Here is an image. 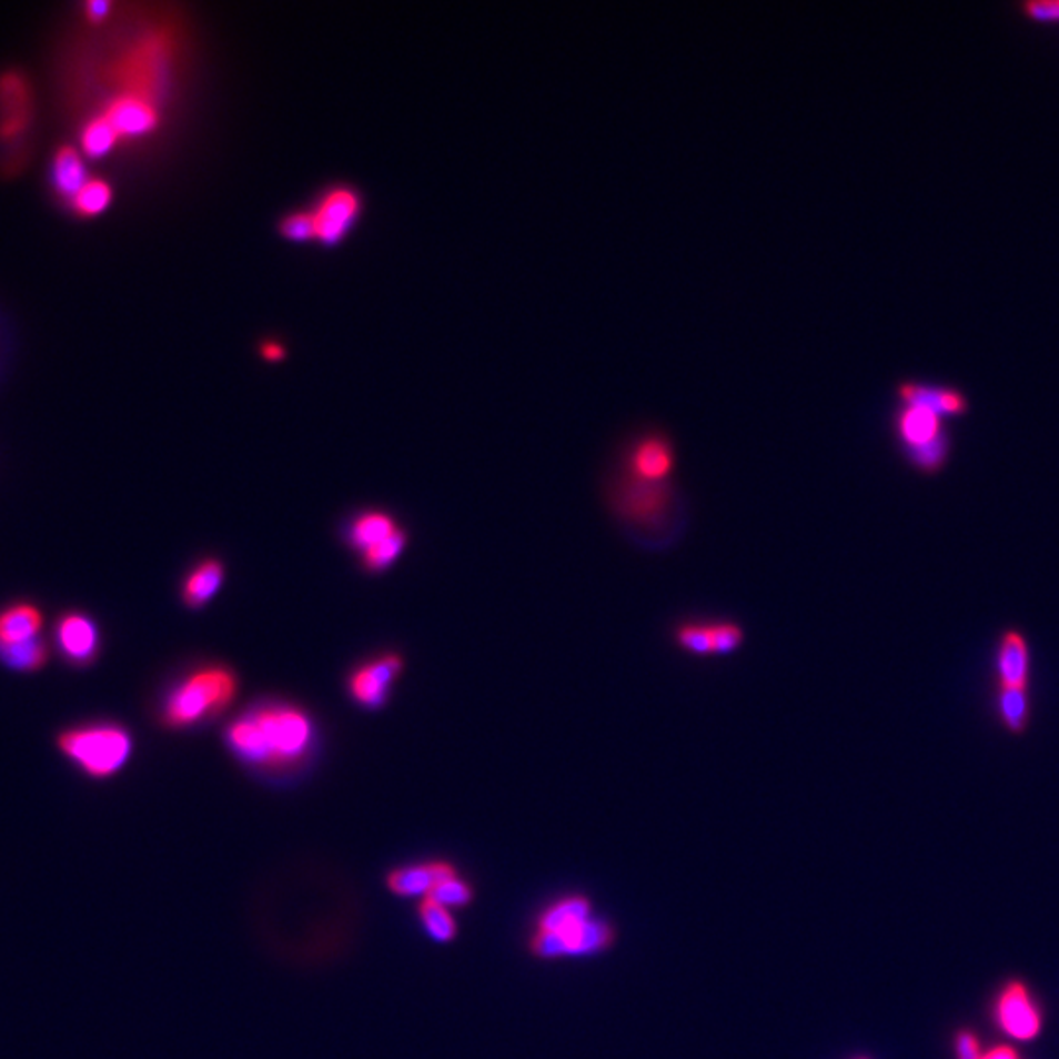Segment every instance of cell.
Masks as SVG:
<instances>
[{
  "label": "cell",
  "instance_id": "1",
  "mask_svg": "<svg viewBox=\"0 0 1059 1059\" xmlns=\"http://www.w3.org/2000/svg\"><path fill=\"white\" fill-rule=\"evenodd\" d=\"M675 475L677 446L659 424L631 430L614 450L603 481L605 505L638 546L656 549L679 538L685 514Z\"/></svg>",
  "mask_w": 1059,
  "mask_h": 1059
},
{
  "label": "cell",
  "instance_id": "2",
  "mask_svg": "<svg viewBox=\"0 0 1059 1059\" xmlns=\"http://www.w3.org/2000/svg\"><path fill=\"white\" fill-rule=\"evenodd\" d=\"M224 742L245 767L263 774H291L316 749L319 730L311 713L286 700H261L228 724Z\"/></svg>",
  "mask_w": 1059,
  "mask_h": 1059
},
{
  "label": "cell",
  "instance_id": "3",
  "mask_svg": "<svg viewBox=\"0 0 1059 1059\" xmlns=\"http://www.w3.org/2000/svg\"><path fill=\"white\" fill-rule=\"evenodd\" d=\"M238 693L240 677L234 667L222 662L202 664L169 685L155 716L165 730H193L224 715Z\"/></svg>",
  "mask_w": 1059,
  "mask_h": 1059
},
{
  "label": "cell",
  "instance_id": "4",
  "mask_svg": "<svg viewBox=\"0 0 1059 1059\" xmlns=\"http://www.w3.org/2000/svg\"><path fill=\"white\" fill-rule=\"evenodd\" d=\"M53 748L84 779L110 781L132 762L135 736L114 718H87L58 728Z\"/></svg>",
  "mask_w": 1059,
  "mask_h": 1059
},
{
  "label": "cell",
  "instance_id": "5",
  "mask_svg": "<svg viewBox=\"0 0 1059 1059\" xmlns=\"http://www.w3.org/2000/svg\"><path fill=\"white\" fill-rule=\"evenodd\" d=\"M40 94L26 69H0V176L20 175L34 158Z\"/></svg>",
  "mask_w": 1059,
  "mask_h": 1059
},
{
  "label": "cell",
  "instance_id": "6",
  "mask_svg": "<svg viewBox=\"0 0 1059 1059\" xmlns=\"http://www.w3.org/2000/svg\"><path fill=\"white\" fill-rule=\"evenodd\" d=\"M53 656L73 672L93 669L104 656V631L93 613L68 606L51 624Z\"/></svg>",
  "mask_w": 1059,
  "mask_h": 1059
},
{
  "label": "cell",
  "instance_id": "7",
  "mask_svg": "<svg viewBox=\"0 0 1059 1059\" xmlns=\"http://www.w3.org/2000/svg\"><path fill=\"white\" fill-rule=\"evenodd\" d=\"M672 644L685 657L724 659L746 644V631L730 616H687L673 624Z\"/></svg>",
  "mask_w": 1059,
  "mask_h": 1059
},
{
  "label": "cell",
  "instance_id": "8",
  "mask_svg": "<svg viewBox=\"0 0 1059 1059\" xmlns=\"http://www.w3.org/2000/svg\"><path fill=\"white\" fill-rule=\"evenodd\" d=\"M616 928L606 918H588L559 932L530 936L528 950L538 959L588 958L613 948Z\"/></svg>",
  "mask_w": 1059,
  "mask_h": 1059
},
{
  "label": "cell",
  "instance_id": "9",
  "mask_svg": "<svg viewBox=\"0 0 1059 1059\" xmlns=\"http://www.w3.org/2000/svg\"><path fill=\"white\" fill-rule=\"evenodd\" d=\"M404 659L396 652H387L379 657L355 665L347 679L345 690L353 705L365 710H377L389 705L395 683L403 675Z\"/></svg>",
  "mask_w": 1059,
  "mask_h": 1059
},
{
  "label": "cell",
  "instance_id": "10",
  "mask_svg": "<svg viewBox=\"0 0 1059 1059\" xmlns=\"http://www.w3.org/2000/svg\"><path fill=\"white\" fill-rule=\"evenodd\" d=\"M362 212V196L352 186H332L311 209L316 242L337 245L353 230Z\"/></svg>",
  "mask_w": 1059,
  "mask_h": 1059
},
{
  "label": "cell",
  "instance_id": "11",
  "mask_svg": "<svg viewBox=\"0 0 1059 1059\" xmlns=\"http://www.w3.org/2000/svg\"><path fill=\"white\" fill-rule=\"evenodd\" d=\"M995 1020L1005 1035L1020 1042L1035 1040L1042 1030V1010L1032 991L1018 979L1009 981L997 995Z\"/></svg>",
  "mask_w": 1059,
  "mask_h": 1059
},
{
  "label": "cell",
  "instance_id": "12",
  "mask_svg": "<svg viewBox=\"0 0 1059 1059\" xmlns=\"http://www.w3.org/2000/svg\"><path fill=\"white\" fill-rule=\"evenodd\" d=\"M87 158L77 143H59L53 150L48 165V186L53 194V201L63 206L75 199V194L87 185L91 179Z\"/></svg>",
  "mask_w": 1059,
  "mask_h": 1059
},
{
  "label": "cell",
  "instance_id": "13",
  "mask_svg": "<svg viewBox=\"0 0 1059 1059\" xmlns=\"http://www.w3.org/2000/svg\"><path fill=\"white\" fill-rule=\"evenodd\" d=\"M46 628V608L38 598L14 597L0 605V646L40 638Z\"/></svg>",
  "mask_w": 1059,
  "mask_h": 1059
},
{
  "label": "cell",
  "instance_id": "14",
  "mask_svg": "<svg viewBox=\"0 0 1059 1059\" xmlns=\"http://www.w3.org/2000/svg\"><path fill=\"white\" fill-rule=\"evenodd\" d=\"M455 875H460L457 867L446 859H432V861H422L412 866L395 867L393 871H389L387 889L403 899H414V897L426 899L437 883L452 879Z\"/></svg>",
  "mask_w": 1059,
  "mask_h": 1059
},
{
  "label": "cell",
  "instance_id": "15",
  "mask_svg": "<svg viewBox=\"0 0 1059 1059\" xmlns=\"http://www.w3.org/2000/svg\"><path fill=\"white\" fill-rule=\"evenodd\" d=\"M995 669L999 677V687L1028 689L1030 685V647L1022 632H1002L997 647Z\"/></svg>",
  "mask_w": 1059,
  "mask_h": 1059
},
{
  "label": "cell",
  "instance_id": "16",
  "mask_svg": "<svg viewBox=\"0 0 1059 1059\" xmlns=\"http://www.w3.org/2000/svg\"><path fill=\"white\" fill-rule=\"evenodd\" d=\"M226 581V565L219 557H204L186 573L181 585V601L189 611L211 605Z\"/></svg>",
  "mask_w": 1059,
  "mask_h": 1059
},
{
  "label": "cell",
  "instance_id": "17",
  "mask_svg": "<svg viewBox=\"0 0 1059 1059\" xmlns=\"http://www.w3.org/2000/svg\"><path fill=\"white\" fill-rule=\"evenodd\" d=\"M399 528L401 524L395 521L393 514L381 508H367L355 514L345 526V542L355 554L362 555L370 552L371 547L385 542L389 536H393Z\"/></svg>",
  "mask_w": 1059,
  "mask_h": 1059
},
{
  "label": "cell",
  "instance_id": "18",
  "mask_svg": "<svg viewBox=\"0 0 1059 1059\" xmlns=\"http://www.w3.org/2000/svg\"><path fill=\"white\" fill-rule=\"evenodd\" d=\"M895 430L905 454L930 444L944 434L941 416L928 411L925 406H915V404H900L895 416Z\"/></svg>",
  "mask_w": 1059,
  "mask_h": 1059
},
{
  "label": "cell",
  "instance_id": "19",
  "mask_svg": "<svg viewBox=\"0 0 1059 1059\" xmlns=\"http://www.w3.org/2000/svg\"><path fill=\"white\" fill-rule=\"evenodd\" d=\"M900 404H915L936 412L938 416H959L967 412L966 396L954 389L934 387L922 383H900L897 389Z\"/></svg>",
  "mask_w": 1059,
  "mask_h": 1059
},
{
  "label": "cell",
  "instance_id": "20",
  "mask_svg": "<svg viewBox=\"0 0 1059 1059\" xmlns=\"http://www.w3.org/2000/svg\"><path fill=\"white\" fill-rule=\"evenodd\" d=\"M53 659V647L46 636L22 644L0 646V667L12 675H38Z\"/></svg>",
  "mask_w": 1059,
  "mask_h": 1059
},
{
  "label": "cell",
  "instance_id": "21",
  "mask_svg": "<svg viewBox=\"0 0 1059 1059\" xmlns=\"http://www.w3.org/2000/svg\"><path fill=\"white\" fill-rule=\"evenodd\" d=\"M588 918H593L591 899L585 895H569L564 899L555 900L539 912L536 932H559L569 926L585 922Z\"/></svg>",
  "mask_w": 1059,
  "mask_h": 1059
},
{
  "label": "cell",
  "instance_id": "22",
  "mask_svg": "<svg viewBox=\"0 0 1059 1059\" xmlns=\"http://www.w3.org/2000/svg\"><path fill=\"white\" fill-rule=\"evenodd\" d=\"M112 201L114 189L109 181L102 176H91L87 185L75 194V199L69 202L68 209L75 219L93 220L109 211Z\"/></svg>",
  "mask_w": 1059,
  "mask_h": 1059
},
{
  "label": "cell",
  "instance_id": "23",
  "mask_svg": "<svg viewBox=\"0 0 1059 1059\" xmlns=\"http://www.w3.org/2000/svg\"><path fill=\"white\" fill-rule=\"evenodd\" d=\"M997 715L1010 734L1022 736L1030 726V693L1028 689L999 687L997 693Z\"/></svg>",
  "mask_w": 1059,
  "mask_h": 1059
},
{
  "label": "cell",
  "instance_id": "24",
  "mask_svg": "<svg viewBox=\"0 0 1059 1059\" xmlns=\"http://www.w3.org/2000/svg\"><path fill=\"white\" fill-rule=\"evenodd\" d=\"M406 546H409V532L404 526H401L385 542H381L379 546L371 547L370 552L360 555L363 569L367 573L387 572L389 567H393L401 559Z\"/></svg>",
  "mask_w": 1059,
  "mask_h": 1059
},
{
  "label": "cell",
  "instance_id": "25",
  "mask_svg": "<svg viewBox=\"0 0 1059 1059\" xmlns=\"http://www.w3.org/2000/svg\"><path fill=\"white\" fill-rule=\"evenodd\" d=\"M418 918L432 940L447 944L457 938L460 928L450 908L442 907L432 899H422L418 905Z\"/></svg>",
  "mask_w": 1059,
  "mask_h": 1059
},
{
  "label": "cell",
  "instance_id": "26",
  "mask_svg": "<svg viewBox=\"0 0 1059 1059\" xmlns=\"http://www.w3.org/2000/svg\"><path fill=\"white\" fill-rule=\"evenodd\" d=\"M426 899H432L437 905L450 908V910L452 908H463L471 905L475 899V889L467 879H463L462 875H455L452 879L437 883Z\"/></svg>",
  "mask_w": 1059,
  "mask_h": 1059
},
{
  "label": "cell",
  "instance_id": "27",
  "mask_svg": "<svg viewBox=\"0 0 1059 1059\" xmlns=\"http://www.w3.org/2000/svg\"><path fill=\"white\" fill-rule=\"evenodd\" d=\"M948 455H950V436L946 432L930 444L907 452L908 462L912 463L918 471L928 473V475L938 473L948 462Z\"/></svg>",
  "mask_w": 1059,
  "mask_h": 1059
},
{
  "label": "cell",
  "instance_id": "28",
  "mask_svg": "<svg viewBox=\"0 0 1059 1059\" xmlns=\"http://www.w3.org/2000/svg\"><path fill=\"white\" fill-rule=\"evenodd\" d=\"M279 232L285 240L296 242V244L316 240L311 211H296L286 214L285 219L281 220V224H279Z\"/></svg>",
  "mask_w": 1059,
  "mask_h": 1059
},
{
  "label": "cell",
  "instance_id": "29",
  "mask_svg": "<svg viewBox=\"0 0 1059 1059\" xmlns=\"http://www.w3.org/2000/svg\"><path fill=\"white\" fill-rule=\"evenodd\" d=\"M954 1050L956 1059H979L984 1053L979 1038L971 1030H959L954 1040Z\"/></svg>",
  "mask_w": 1059,
  "mask_h": 1059
},
{
  "label": "cell",
  "instance_id": "30",
  "mask_svg": "<svg viewBox=\"0 0 1059 1059\" xmlns=\"http://www.w3.org/2000/svg\"><path fill=\"white\" fill-rule=\"evenodd\" d=\"M1026 12L1036 20H1059V2H1030Z\"/></svg>",
  "mask_w": 1059,
  "mask_h": 1059
},
{
  "label": "cell",
  "instance_id": "31",
  "mask_svg": "<svg viewBox=\"0 0 1059 1059\" xmlns=\"http://www.w3.org/2000/svg\"><path fill=\"white\" fill-rule=\"evenodd\" d=\"M261 357L268 363H279L283 362L286 357L285 345L281 342H275V340H268L263 342L260 347Z\"/></svg>",
  "mask_w": 1059,
  "mask_h": 1059
},
{
  "label": "cell",
  "instance_id": "32",
  "mask_svg": "<svg viewBox=\"0 0 1059 1059\" xmlns=\"http://www.w3.org/2000/svg\"><path fill=\"white\" fill-rule=\"evenodd\" d=\"M979 1059H1018V1051L1012 1046H995L991 1050L984 1051Z\"/></svg>",
  "mask_w": 1059,
  "mask_h": 1059
},
{
  "label": "cell",
  "instance_id": "33",
  "mask_svg": "<svg viewBox=\"0 0 1059 1059\" xmlns=\"http://www.w3.org/2000/svg\"><path fill=\"white\" fill-rule=\"evenodd\" d=\"M4 342H2V330H0V362H2V352H4Z\"/></svg>",
  "mask_w": 1059,
  "mask_h": 1059
},
{
  "label": "cell",
  "instance_id": "34",
  "mask_svg": "<svg viewBox=\"0 0 1059 1059\" xmlns=\"http://www.w3.org/2000/svg\"><path fill=\"white\" fill-rule=\"evenodd\" d=\"M854 1059H871V1058H866V1056H859V1058H854Z\"/></svg>",
  "mask_w": 1059,
  "mask_h": 1059
}]
</instances>
